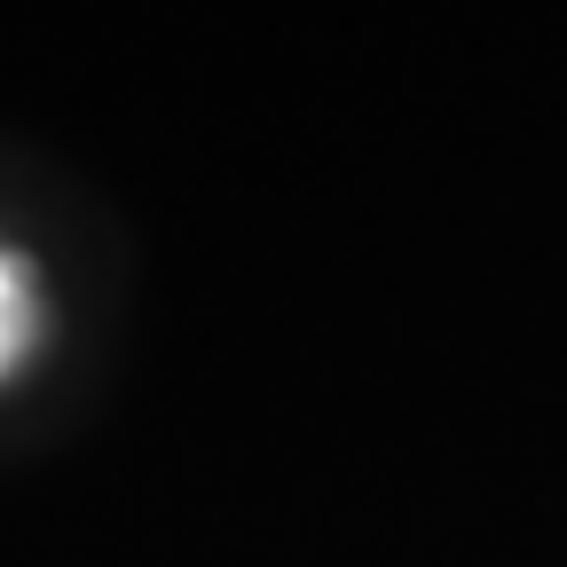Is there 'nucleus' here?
Listing matches in <instances>:
<instances>
[{
    "instance_id": "nucleus-1",
    "label": "nucleus",
    "mask_w": 567,
    "mask_h": 567,
    "mask_svg": "<svg viewBox=\"0 0 567 567\" xmlns=\"http://www.w3.org/2000/svg\"><path fill=\"white\" fill-rule=\"evenodd\" d=\"M24 347V284H17V268L0 260V363Z\"/></svg>"
}]
</instances>
